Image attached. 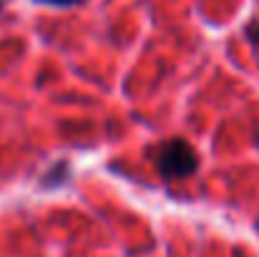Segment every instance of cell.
<instances>
[{"mask_svg":"<svg viewBox=\"0 0 259 257\" xmlns=\"http://www.w3.org/2000/svg\"><path fill=\"white\" fill-rule=\"evenodd\" d=\"M154 164L166 181L186 179L199 169V154L186 139H169L154 152Z\"/></svg>","mask_w":259,"mask_h":257,"instance_id":"obj_1","label":"cell"},{"mask_svg":"<svg viewBox=\"0 0 259 257\" xmlns=\"http://www.w3.org/2000/svg\"><path fill=\"white\" fill-rule=\"evenodd\" d=\"M247 38H249L254 46H259V20H254V23L247 28Z\"/></svg>","mask_w":259,"mask_h":257,"instance_id":"obj_2","label":"cell"},{"mask_svg":"<svg viewBox=\"0 0 259 257\" xmlns=\"http://www.w3.org/2000/svg\"><path fill=\"white\" fill-rule=\"evenodd\" d=\"M38 3H46V5H58V8H63V5H76V3H81V0H38Z\"/></svg>","mask_w":259,"mask_h":257,"instance_id":"obj_3","label":"cell"},{"mask_svg":"<svg viewBox=\"0 0 259 257\" xmlns=\"http://www.w3.org/2000/svg\"><path fill=\"white\" fill-rule=\"evenodd\" d=\"M0 8H3V3H0Z\"/></svg>","mask_w":259,"mask_h":257,"instance_id":"obj_4","label":"cell"}]
</instances>
